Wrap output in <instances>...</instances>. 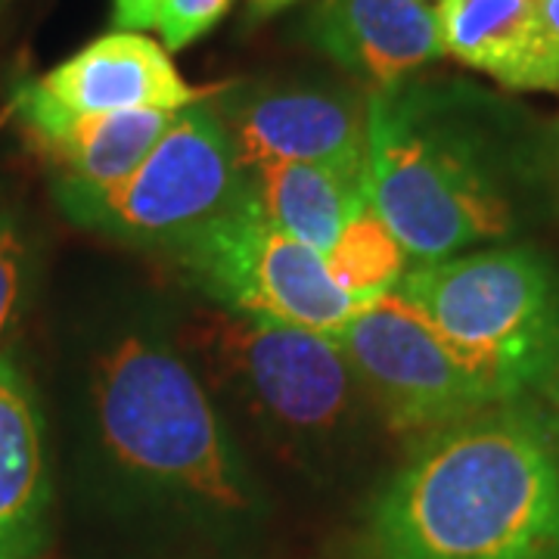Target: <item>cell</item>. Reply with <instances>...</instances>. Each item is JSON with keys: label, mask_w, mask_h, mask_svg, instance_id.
Masks as SVG:
<instances>
[{"label": "cell", "mask_w": 559, "mask_h": 559, "mask_svg": "<svg viewBox=\"0 0 559 559\" xmlns=\"http://www.w3.org/2000/svg\"><path fill=\"white\" fill-rule=\"evenodd\" d=\"M299 0H246V20L261 22L277 16L280 10H289Z\"/></svg>", "instance_id": "20"}, {"label": "cell", "mask_w": 559, "mask_h": 559, "mask_svg": "<svg viewBox=\"0 0 559 559\" xmlns=\"http://www.w3.org/2000/svg\"><path fill=\"white\" fill-rule=\"evenodd\" d=\"M308 38L373 91L404 84L444 53L436 7L426 0H320Z\"/></svg>", "instance_id": "11"}, {"label": "cell", "mask_w": 559, "mask_h": 559, "mask_svg": "<svg viewBox=\"0 0 559 559\" xmlns=\"http://www.w3.org/2000/svg\"><path fill=\"white\" fill-rule=\"evenodd\" d=\"M500 401L559 360V293L532 249H481L404 271L395 286Z\"/></svg>", "instance_id": "4"}, {"label": "cell", "mask_w": 559, "mask_h": 559, "mask_svg": "<svg viewBox=\"0 0 559 559\" xmlns=\"http://www.w3.org/2000/svg\"><path fill=\"white\" fill-rule=\"evenodd\" d=\"M336 345L370 407L399 436H432L500 401L399 293L367 301Z\"/></svg>", "instance_id": "8"}, {"label": "cell", "mask_w": 559, "mask_h": 559, "mask_svg": "<svg viewBox=\"0 0 559 559\" xmlns=\"http://www.w3.org/2000/svg\"><path fill=\"white\" fill-rule=\"evenodd\" d=\"M178 112L131 109L112 116L57 121L25 134L66 187H109L128 178L168 131Z\"/></svg>", "instance_id": "14"}, {"label": "cell", "mask_w": 559, "mask_h": 559, "mask_svg": "<svg viewBox=\"0 0 559 559\" xmlns=\"http://www.w3.org/2000/svg\"><path fill=\"white\" fill-rule=\"evenodd\" d=\"M209 373L252 423L299 451H318L352 432L367 399L336 340L305 326L215 308L197 330Z\"/></svg>", "instance_id": "6"}, {"label": "cell", "mask_w": 559, "mask_h": 559, "mask_svg": "<svg viewBox=\"0 0 559 559\" xmlns=\"http://www.w3.org/2000/svg\"><path fill=\"white\" fill-rule=\"evenodd\" d=\"M550 373H554V377H557V389H559V360H557V367H554V370H550Z\"/></svg>", "instance_id": "22"}, {"label": "cell", "mask_w": 559, "mask_h": 559, "mask_svg": "<svg viewBox=\"0 0 559 559\" xmlns=\"http://www.w3.org/2000/svg\"><path fill=\"white\" fill-rule=\"evenodd\" d=\"M249 197L280 230L314 252H326L342 227L370 202L367 175L340 171L326 165L271 162L246 168Z\"/></svg>", "instance_id": "15"}, {"label": "cell", "mask_w": 559, "mask_h": 559, "mask_svg": "<svg viewBox=\"0 0 559 559\" xmlns=\"http://www.w3.org/2000/svg\"><path fill=\"white\" fill-rule=\"evenodd\" d=\"M441 47L507 91L559 94V38L538 0H439Z\"/></svg>", "instance_id": "12"}, {"label": "cell", "mask_w": 559, "mask_h": 559, "mask_svg": "<svg viewBox=\"0 0 559 559\" xmlns=\"http://www.w3.org/2000/svg\"><path fill=\"white\" fill-rule=\"evenodd\" d=\"M212 94L180 79L178 66L159 40L119 28L94 38L47 75L20 84L13 94V112L22 131L32 134L57 121L131 109L178 112Z\"/></svg>", "instance_id": "10"}, {"label": "cell", "mask_w": 559, "mask_h": 559, "mask_svg": "<svg viewBox=\"0 0 559 559\" xmlns=\"http://www.w3.org/2000/svg\"><path fill=\"white\" fill-rule=\"evenodd\" d=\"M91 423L109 463L143 491L205 516H242L255 507L227 423L159 326L119 330L97 352Z\"/></svg>", "instance_id": "2"}, {"label": "cell", "mask_w": 559, "mask_h": 559, "mask_svg": "<svg viewBox=\"0 0 559 559\" xmlns=\"http://www.w3.org/2000/svg\"><path fill=\"white\" fill-rule=\"evenodd\" d=\"M352 559H559V429L510 399L423 436Z\"/></svg>", "instance_id": "1"}, {"label": "cell", "mask_w": 559, "mask_h": 559, "mask_svg": "<svg viewBox=\"0 0 559 559\" xmlns=\"http://www.w3.org/2000/svg\"><path fill=\"white\" fill-rule=\"evenodd\" d=\"M175 261L221 311L293 323L330 340L364 308L342 293L320 252L267 221L249 187L227 215L180 246Z\"/></svg>", "instance_id": "7"}, {"label": "cell", "mask_w": 559, "mask_h": 559, "mask_svg": "<svg viewBox=\"0 0 559 559\" xmlns=\"http://www.w3.org/2000/svg\"><path fill=\"white\" fill-rule=\"evenodd\" d=\"M540 13H544V20H547V25L557 32L559 38V0H538Z\"/></svg>", "instance_id": "21"}, {"label": "cell", "mask_w": 559, "mask_h": 559, "mask_svg": "<svg viewBox=\"0 0 559 559\" xmlns=\"http://www.w3.org/2000/svg\"><path fill=\"white\" fill-rule=\"evenodd\" d=\"M242 168L271 162L367 175V100L326 84L246 81L212 94Z\"/></svg>", "instance_id": "9"}, {"label": "cell", "mask_w": 559, "mask_h": 559, "mask_svg": "<svg viewBox=\"0 0 559 559\" xmlns=\"http://www.w3.org/2000/svg\"><path fill=\"white\" fill-rule=\"evenodd\" d=\"M367 187L414 264L451 259L513 227L510 202L469 134L404 84L367 97Z\"/></svg>", "instance_id": "3"}, {"label": "cell", "mask_w": 559, "mask_h": 559, "mask_svg": "<svg viewBox=\"0 0 559 559\" xmlns=\"http://www.w3.org/2000/svg\"><path fill=\"white\" fill-rule=\"evenodd\" d=\"M28 299V242L20 224L0 215V358H10L7 348L16 340Z\"/></svg>", "instance_id": "17"}, {"label": "cell", "mask_w": 559, "mask_h": 559, "mask_svg": "<svg viewBox=\"0 0 559 559\" xmlns=\"http://www.w3.org/2000/svg\"><path fill=\"white\" fill-rule=\"evenodd\" d=\"M246 168L212 97L178 109L153 153L109 187L57 183L66 218L138 249L175 255L246 197Z\"/></svg>", "instance_id": "5"}, {"label": "cell", "mask_w": 559, "mask_h": 559, "mask_svg": "<svg viewBox=\"0 0 559 559\" xmlns=\"http://www.w3.org/2000/svg\"><path fill=\"white\" fill-rule=\"evenodd\" d=\"M50 469L32 385L0 358V559L38 557L47 540Z\"/></svg>", "instance_id": "13"}, {"label": "cell", "mask_w": 559, "mask_h": 559, "mask_svg": "<svg viewBox=\"0 0 559 559\" xmlns=\"http://www.w3.org/2000/svg\"><path fill=\"white\" fill-rule=\"evenodd\" d=\"M323 261L342 293H348L360 305L395 293L399 280L407 271V255L380 218V212L373 209V202H367L342 227L336 242L323 252Z\"/></svg>", "instance_id": "16"}, {"label": "cell", "mask_w": 559, "mask_h": 559, "mask_svg": "<svg viewBox=\"0 0 559 559\" xmlns=\"http://www.w3.org/2000/svg\"><path fill=\"white\" fill-rule=\"evenodd\" d=\"M162 0H116V25L128 32H143L156 25Z\"/></svg>", "instance_id": "19"}, {"label": "cell", "mask_w": 559, "mask_h": 559, "mask_svg": "<svg viewBox=\"0 0 559 559\" xmlns=\"http://www.w3.org/2000/svg\"><path fill=\"white\" fill-rule=\"evenodd\" d=\"M230 7L234 0H162L153 28L162 35V47L175 53L209 35Z\"/></svg>", "instance_id": "18"}]
</instances>
